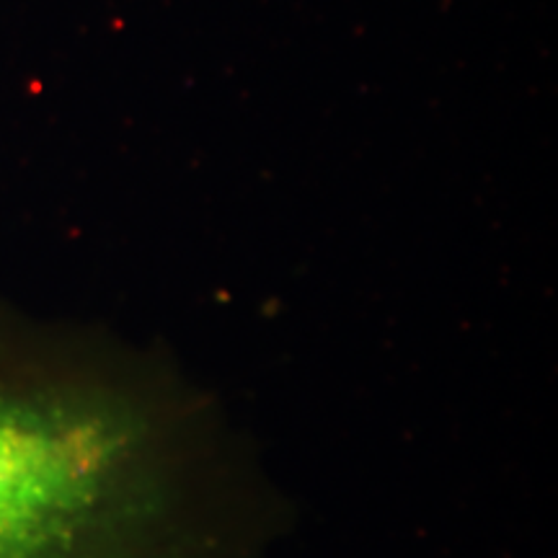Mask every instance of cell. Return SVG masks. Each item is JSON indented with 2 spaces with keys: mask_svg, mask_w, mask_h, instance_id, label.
<instances>
[{
  "mask_svg": "<svg viewBox=\"0 0 558 558\" xmlns=\"http://www.w3.org/2000/svg\"><path fill=\"white\" fill-rule=\"evenodd\" d=\"M150 422L107 352L0 308V558H148Z\"/></svg>",
  "mask_w": 558,
  "mask_h": 558,
  "instance_id": "1",
  "label": "cell"
}]
</instances>
